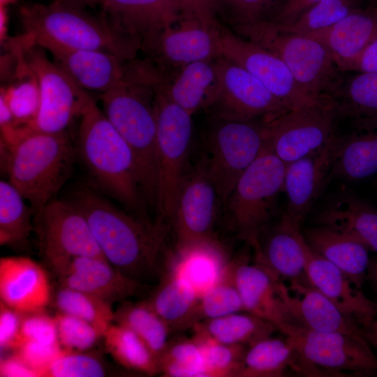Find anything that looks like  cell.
I'll use <instances>...</instances> for the list:
<instances>
[{"instance_id": "680465c9", "label": "cell", "mask_w": 377, "mask_h": 377, "mask_svg": "<svg viewBox=\"0 0 377 377\" xmlns=\"http://www.w3.org/2000/svg\"><path fill=\"white\" fill-rule=\"evenodd\" d=\"M8 7L0 6V43L1 46L9 38L8 36Z\"/></svg>"}, {"instance_id": "603a6c76", "label": "cell", "mask_w": 377, "mask_h": 377, "mask_svg": "<svg viewBox=\"0 0 377 377\" xmlns=\"http://www.w3.org/2000/svg\"><path fill=\"white\" fill-rule=\"evenodd\" d=\"M0 298L6 306L23 314L43 311L51 300L45 270L27 257L1 258Z\"/></svg>"}, {"instance_id": "7c38bea8", "label": "cell", "mask_w": 377, "mask_h": 377, "mask_svg": "<svg viewBox=\"0 0 377 377\" xmlns=\"http://www.w3.org/2000/svg\"><path fill=\"white\" fill-rule=\"evenodd\" d=\"M222 25L216 17L180 14L175 22L145 40L140 51L162 71L195 61L215 60L221 57Z\"/></svg>"}, {"instance_id": "f35d334b", "label": "cell", "mask_w": 377, "mask_h": 377, "mask_svg": "<svg viewBox=\"0 0 377 377\" xmlns=\"http://www.w3.org/2000/svg\"><path fill=\"white\" fill-rule=\"evenodd\" d=\"M114 323L135 332L158 357L169 342L171 330L146 301L133 303L123 301L114 311Z\"/></svg>"}, {"instance_id": "7dc6e473", "label": "cell", "mask_w": 377, "mask_h": 377, "mask_svg": "<svg viewBox=\"0 0 377 377\" xmlns=\"http://www.w3.org/2000/svg\"><path fill=\"white\" fill-rule=\"evenodd\" d=\"M58 339L69 352H83L91 348L103 337L94 326L78 318L58 312L54 315Z\"/></svg>"}, {"instance_id": "44dd1931", "label": "cell", "mask_w": 377, "mask_h": 377, "mask_svg": "<svg viewBox=\"0 0 377 377\" xmlns=\"http://www.w3.org/2000/svg\"><path fill=\"white\" fill-rule=\"evenodd\" d=\"M304 244L302 226L283 212L274 226L269 225L264 230L253 247L256 263L283 281H308Z\"/></svg>"}, {"instance_id": "ab89813d", "label": "cell", "mask_w": 377, "mask_h": 377, "mask_svg": "<svg viewBox=\"0 0 377 377\" xmlns=\"http://www.w3.org/2000/svg\"><path fill=\"white\" fill-rule=\"evenodd\" d=\"M20 193L8 181L0 182V244L24 246L34 230V210Z\"/></svg>"}, {"instance_id": "6f0895ef", "label": "cell", "mask_w": 377, "mask_h": 377, "mask_svg": "<svg viewBox=\"0 0 377 377\" xmlns=\"http://www.w3.org/2000/svg\"><path fill=\"white\" fill-rule=\"evenodd\" d=\"M376 312L368 320L360 324L362 334L370 346L376 351L377 355V302Z\"/></svg>"}, {"instance_id": "f546056e", "label": "cell", "mask_w": 377, "mask_h": 377, "mask_svg": "<svg viewBox=\"0 0 377 377\" xmlns=\"http://www.w3.org/2000/svg\"><path fill=\"white\" fill-rule=\"evenodd\" d=\"M325 95L337 118L347 119L353 128H377V73L341 75Z\"/></svg>"}, {"instance_id": "f1b7e54d", "label": "cell", "mask_w": 377, "mask_h": 377, "mask_svg": "<svg viewBox=\"0 0 377 377\" xmlns=\"http://www.w3.org/2000/svg\"><path fill=\"white\" fill-rule=\"evenodd\" d=\"M308 245L343 272L359 288L366 281L369 250L354 237L334 228L318 225L302 230Z\"/></svg>"}, {"instance_id": "4fadbf2b", "label": "cell", "mask_w": 377, "mask_h": 377, "mask_svg": "<svg viewBox=\"0 0 377 377\" xmlns=\"http://www.w3.org/2000/svg\"><path fill=\"white\" fill-rule=\"evenodd\" d=\"M33 222L40 254L54 273L75 257L105 258L86 218L71 201L50 200L34 213Z\"/></svg>"}, {"instance_id": "6125c7cd", "label": "cell", "mask_w": 377, "mask_h": 377, "mask_svg": "<svg viewBox=\"0 0 377 377\" xmlns=\"http://www.w3.org/2000/svg\"><path fill=\"white\" fill-rule=\"evenodd\" d=\"M18 0H0V6L8 7L17 3Z\"/></svg>"}, {"instance_id": "db71d44e", "label": "cell", "mask_w": 377, "mask_h": 377, "mask_svg": "<svg viewBox=\"0 0 377 377\" xmlns=\"http://www.w3.org/2000/svg\"><path fill=\"white\" fill-rule=\"evenodd\" d=\"M341 72L377 73V39L370 43L356 57L343 65Z\"/></svg>"}, {"instance_id": "83f0119b", "label": "cell", "mask_w": 377, "mask_h": 377, "mask_svg": "<svg viewBox=\"0 0 377 377\" xmlns=\"http://www.w3.org/2000/svg\"><path fill=\"white\" fill-rule=\"evenodd\" d=\"M306 35L326 47L339 70L377 39V6L361 7L336 24Z\"/></svg>"}, {"instance_id": "94428289", "label": "cell", "mask_w": 377, "mask_h": 377, "mask_svg": "<svg viewBox=\"0 0 377 377\" xmlns=\"http://www.w3.org/2000/svg\"><path fill=\"white\" fill-rule=\"evenodd\" d=\"M82 8L100 7L102 0H52Z\"/></svg>"}, {"instance_id": "ba28073f", "label": "cell", "mask_w": 377, "mask_h": 377, "mask_svg": "<svg viewBox=\"0 0 377 377\" xmlns=\"http://www.w3.org/2000/svg\"><path fill=\"white\" fill-rule=\"evenodd\" d=\"M297 352L295 374L304 376L377 374V355L362 334L288 326L283 333Z\"/></svg>"}, {"instance_id": "4316f807", "label": "cell", "mask_w": 377, "mask_h": 377, "mask_svg": "<svg viewBox=\"0 0 377 377\" xmlns=\"http://www.w3.org/2000/svg\"><path fill=\"white\" fill-rule=\"evenodd\" d=\"M101 12L140 45L175 22L180 13L172 0H102Z\"/></svg>"}, {"instance_id": "5b68a950", "label": "cell", "mask_w": 377, "mask_h": 377, "mask_svg": "<svg viewBox=\"0 0 377 377\" xmlns=\"http://www.w3.org/2000/svg\"><path fill=\"white\" fill-rule=\"evenodd\" d=\"M105 115L131 147L147 205L157 199V125L154 89L124 79L100 94Z\"/></svg>"}, {"instance_id": "c3c4849f", "label": "cell", "mask_w": 377, "mask_h": 377, "mask_svg": "<svg viewBox=\"0 0 377 377\" xmlns=\"http://www.w3.org/2000/svg\"><path fill=\"white\" fill-rule=\"evenodd\" d=\"M107 369L98 357L83 352L65 350L43 372L42 377H102Z\"/></svg>"}, {"instance_id": "4dcf8cb0", "label": "cell", "mask_w": 377, "mask_h": 377, "mask_svg": "<svg viewBox=\"0 0 377 377\" xmlns=\"http://www.w3.org/2000/svg\"><path fill=\"white\" fill-rule=\"evenodd\" d=\"M315 221L354 237L377 253V209L345 189L318 212Z\"/></svg>"}, {"instance_id": "5bb4252c", "label": "cell", "mask_w": 377, "mask_h": 377, "mask_svg": "<svg viewBox=\"0 0 377 377\" xmlns=\"http://www.w3.org/2000/svg\"><path fill=\"white\" fill-rule=\"evenodd\" d=\"M336 119L330 99L321 96L269 121L265 148L287 165L325 146L335 133Z\"/></svg>"}, {"instance_id": "b9f144b4", "label": "cell", "mask_w": 377, "mask_h": 377, "mask_svg": "<svg viewBox=\"0 0 377 377\" xmlns=\"http://www.w3.org/2000/svg\"><path fill=\"white\" fill-rule=\"evenodd\" d=\"M54 303L59 312L87 321L103 334L114 323L112 304L84 292L60 286Z\"/></svg>"}, {"instance_id": "f5cc1de1", "label": "cell", "mask_w": 377, "mask_h": 377, "mask_svg": "<svg viewBox=\"0 0 377 377\" xmlns=\"http://www.w3.org/2000/svg\"><path fill=\"white\" fill-rule=\"evenodd\" d=\"M319 0H282L272 22L288 26L294 23Z\"/></svg>"}, {"instance_id": "d6986e66", "label": "cell", "mask_w": 377, "mask_h": 377, "mask_svg": "<svg viewBox=\"0 0 377 377\" xmlns=\"http://www.w3.org/2000/svg\"><path fill=\"white\" fill-rule=\"evenodd\" d=\"M337 142L334 133L322 148L286 165L283 193L287 205L283 212L301 226L331 180Z\"/></svg>"}, {"instance_id": "e0dca14e", "label": "cell", "mask_w": 377, "mask_h": 377, "mask_svg": "<svg viewBox=\"0 0 377 377\" xmlns=\"http://www.w3.org/2000/svg\"><path fill=\"white\" fill-rule=\"evenodd\" d=\"M216 59L195 61L168 71L158 70L146 59L140 60L137 77L193 115L206 111L216 96Z\"/></svg>"}, {"instance_id": "9c48e42d", "label": "cell", "mask_w": 377, "mask_h": 377, "mask_svg": "<svg viewBox=\"0 0 377 377\" xmlns=\"http://www.w3.org/2000/svg\"><path fill=\"white\" fill-rule=\"evenodd\" d=\"M157 125V221H171L188 170L192 114L155 91Z\"/></svg>"}, {"instance_id": "484cf974", "label": "cell", "mask_w": 377, "mask_h": 377, "mask_svg": "<svg viewBox=\"0 0 377 377\" xmlns=\"http://www.w3.org/2000/svg\"><path fill=\"white\" fill-rule=\"evenodd\" d=\"M43 49L50 53L54 61L85 91L101 94L125 78L128 61L114 54L52 46Z\"/></svg>"}, {"instance_id": "f907efd6", "label": "cell", "mask_w": 377, "mask_h": 377, "mask_svg": "<svg viewBox=\"0 0 377 377\" xmlns=\"http://www.w3.org/2000/svg\"><path fill=\"white\" fill-rule=\"evenodd\" d=\"M65 350L59 343L49 345L34 341L23 342L15 350L38 377H42L52 362Z\"/></svg>"}, {"instance_id": "6da1fadb", "label": "cell", "mask_w": 377, "mask_h": 377, "mask_svg": "<svg viewBox=\"0 0 377 377\" xmlns=\"http://www.w3.org/2000/svg\"><path fill=\"white\" fill-rule=\"evenodd\" d=\"M71 202L84 214L112 265L141 283L161 280L172 255L165 243L163 224L121 211L89 189L76 192Z\"/></svg>"}, {"instance_id": "30bf717a", "label": "cell", "mask_w": 377, "mask_h": 377, "mask_svg": "<svg viewBox=\"0 0 377 377\" xmlns=\"http://www.w3.org/2000/svg\"><path fill=\"white\" fill-rule=\"evenodd\" d=\"M211 117L205 153L200 161L216 186L223 207L237 180L265 148L269 121Z\"/></svg>"}, {"instance_id": "f6af8a7d", "label": "cell", "mask_w": 377, "mask_h": 377, "mask_svg": "<svg viewBox=\"0 0 377 377\" xmlns=\"http://www.w3.org/2000/svg\"><path fill=\"white\" fill-rule=\"evenodd\" d=\"M200 346L207 377H239L248 346L193 335Z\"/></svg>"}, {"instance_id": "ac0fdd59", "label": "cell", "mask_w": 377, "mask_h": 377, "mask_svg": "<svg viewBox=\"0 0 377 377\" xmlns=\"http://www.w3.org/2000/svg\"><path fill=\"white\" fill-rule=\"evenodd\" d=\"M220 47L221 57L257 77L290 110L316 101L304 94L278 57L236 34L223 24L221 29Z\"/></svg>"}, {"instance_id": "681fc988", "label": "cell", "mask_w": 377, "mask_h": 377, "mask_svg": "<svg viewBox=\"0 0 377 377\" xmlns=\"http://www.w3.org/2000/svg\"><path fill=\"white\" fill-rule=\"evenodd\" d=\"M43 311L23 314L17 348L25 341L49 345L59 343L54 317H51Z\"/></svg>"}, {"instance_id": "1f68e13d", "label": "cell", "mask_w": 377, "mask_h": 377, "mask_svg": "<svg viewBox=\"0 0 377 377\" xmlns=\"http://www.w3.org/2000/svg\"><path fill=\"white\" fill-rule=\"evenodd\" d=\"M228 263L216 241L202 242L175 251L168 271L186 281L200 296L220 281Z\"/></svg>"}, {"instance_id": "ee69618b", "label": "cell", "mask_w": 377, "mask_h": 377, "mask_svg": "<svg viewBox=\"0 0 377 377\" xmlns=\"http://www.w3.org/2000/svg\"><path fill=\"white\" fill-rule=\"evenodd\" d=\"M282 0H220L215 13L219 21L232 29L273 20Z\"/></svg>"}, {"instance_id": "d4e9b609", "label": "cell", "mask_w": 377, "mask_h": 377, "mask_svg": "<svg viewBox=\"0 0 377 377\" xmlns=\"http://www.w3.org/2000/svg\"><path fill=\"white\" fill-rule=\"evenodd\" d=\"M304 252L306 276L313 288L360 324L376 313V302L369 300L343 272L316 253L306 241Z\"/></svg>"}, {"instance_id": "e7e4bbea", "label": "cell", "mask_w": 377, "mask_h": 377, "mask_svg": "<svg viewBox=\"0 0 377 377\" xmlns=\"http://www.w3.org/2000/svg\"><path fill=\"white\" fill-rule=\"evenodd\" d=\"M219 1H220V0H216V3H217Z\"/></svg>"}, {"instance_id": "91938a15", "label": "cell", "mask_w": 377, "mask_h": 377, "mask_svg": "<svg viewBox=\"0 0 377 377\" xmlns=\"http://www.w3.org/2000/svg\"><path fill=\"white\" fill-rule=\"evenodd\" d=\"M373 290L377 293V257L370 258L367 279Z\"/></svg>"}, {"instance_id": "2e32d148", "label": "cell", "mask_w": 377, "mask_h": 377, "mask_svg": "<svg viewBox=\"0 0 377 377\" xmlns=\"http://www.w3.org/2000/svg\"><path fill=\"white\" fill-rule=\"evenodd\" d=\"M223 204L213 180L200 161L189 170L170 221L175 236V251L215 242L214 229Z\"/></svg>"}, {"instance_id": "ffe728a7", "label": "cell", "mask_w": 377, "mask_h": 377, "mask_svg": "<svg viewBox=\"0 0 377 377\" xmlns=\"http://www.w3.org/2000/svg\"><path fill=\"white\" fill-rule=\"evenodd\" d=\"M234 279L245 311L274 324L284 333L290 321L284 293L287 286L262 265L250 264L247 256L233 260Z\"/></svg>"}, {"instance_id": "8d00e7d4", "label": "cell", "mask_w": 377, "mask_h": 377, "mask_svg": "<svg viewBox=\"0 0 377 377\" xmlns=\"http://www.w3.org/2000/svg\"><path fill=\"white\" fill-rule=\"evenodd\" d=\"M0 96L8 105L23 134L35 120L40 108V93L38 80L29 66L24 53L20 57L13 77L1 87Z\"/></svg>"}, {"instance_id": "d6a6232c", "label": "cell", "mask_w": 377, "mask_h": 377, "mask_svg": "<svg viewBox=\"0 0 377 377\" xmlns=\"http://www.w3.org/2000/svg\"><path fill=\"white\" fill-rule=\"evenodd\" d=\"M377 172V128L338 135L330 179L360 180Z\"/></svg>"}, {"instance_id": "816d5d0a", "label": "cell", "mask_w": 377, "mask_h": 377, "mask_svg": "<svg viewBox=\"0 0 377 377\" xmlns=\"http://www.w3.org/2000/svg\"><path fill=\"white\" fill-rule=\"evenodd\" d=\"M23 313L0 302V348L1 351L15 350L19 344Z\"/></svg>"}, {"instance_id": "8fae6325", "label": "cell", "mask_w": 377, "mask_h": 377, "mask_svg": "<svg viewBox=\"0 0 377 377\" xmlns=\"http://www.w3.org/2000/svg\"><path fill=\"white\" fill-rule=\"evenodd\" d=\"M24 35L25 57L36 77L40 93L39 111L27 134L66 132L72 121L82 117L95 101L55 61L47 58L43 48Z\"/></svg>"}, {"instance_id": "11a10c76", "label": "cell", "mask_w": 377, "mask_h": 377, "mask_svg": "<svg viewBox=\"0 0 377 377\" xmlns=\"http://www.w3.org/2000/svg\"><path fill=\"white\" fill-rule=\"evenodd\" d=\"M180 14L202 17H216V0H172Z\"/></svg>"}, {"instance_id": "cb8c5ba5", "label": "cell", "mask_w": 377, "mask_h": 377, "mask_svg": "<svg viewBox=\"0 0 377 377\" xmlns=\"http://www.w3.org/2000/svg\"><path fill=\"white\" fill-rule=\"evenodd\" d=\"M284 299L290 325L323 332L362 334L360 324L343 313L309 281H293Z\"/></svg>"}, {"instance_id": "52a82bcc", "label": "cell", "mask_w": 377, "mask_h": 377, "mask_svg": "<svg viewBox=\"0 0 377 377\" xmlns=\"http://www.w3.org/2000/svg\"><path fill=\"white\" fill-rule=\"evenodd\" d=\"M231 30L278 57L311 100L325 95L341 75L326 47L306 34L286 32L272 22Z\"/></svg>"}, {"instance_id": "9f6ffc18", "label": "cell", "mask_w": 377, "mask_h": 377, "mask_svg": "<svg viewBox=\"0 0 377 377\" xmlns=\"http://www.w3.org/2000/svg\"><path fill=\"white\" fill-rule=\"evenodd\" d=\"M0 376L38 377L37 373L15 353L11 356L1 359Z\"/></svg>"}, {"instance_id": "be15d7a7", "label": "cell", "mask_w": 377, "mask_h": 377, "mask_svg": "<svg viewBox=\"0 0 377 377\" xmlns=\"http://www.w3.org/2000/svg\"><path fill=\"white\" fill-rule=\"evenodd\" d=\"M372 1H373L372 5H375V6H376V3H377V0H372Z\"/></svg>"}, {"instance_id": "3957f363", "label": "cell", "mask_w": 377, "mask_h": 377, "mask_svg": "<svg viewBox=\"0 0 377 377\" xmlns=\"http://www.w3.org/2000/svg\"><path fill=\"white\" fill-rule=\"evenodd\" d=\"M76 150L99 188L136 216L150 221L134 154L96 102L81 117Z\"/></svg>"}, {"instance_id": "277c9868", "label": "cell", "mask_w": 377, "mask_h": 377, "mask_svg": "<svg viewBox=\"0 0 377 377\" xmlns=\"http://www.w3.org/2000/svg\"><path fill=\"white\" fill-rule=\"evenodd\" d=\"M76 153L66 132H33L13 145L1 146L8 182L34 213L52 200L68 179Z\"/></svg>"}, {"instance_id": "60d3db41", "label": "cell", "mask_w": 377, "mask_h": 377, "mask_svg": "<svg viewBox=\"0 0 377 377\" xmlns=\"http://www.w3.org/2000/svg\"><path fill=\"white\" fill-rule=\"evenodd\" d=\"M243 311L234 279L233 260L229 261L220 281L200 296L193 314L192 327L203 320Z\"/></svg>"}, {"instance_id": "8992f818", "label": "cell", "mask_w": 377, "mask_h": 377, "mask_svg": "<svg viewBox=\"0 0 377 377\" xmlns=\"http://www.w3.org/2000/svg\"><path fill=\"white\" fill-rule=\"evenodd\" d=\"M286 167L265 148L241 175L223 205L228 228L252 247L277 215Z\"/></svg>"}, {"instance_id": "e575fe53", "label": "cell", "mask_w": 377, "mask_h": 377, "mask_svg": "<svg viewBox=\"0 0 377 377\" xmlns=\"http://www.w3.org/2000/svg\"><path fill=\"white\" fill-rule=\"evenodd\" d=\"M191 329L193 335L248 347L272 337L278 330L272 323L245 311L203 320Z\"/></svg>"}, {"instance_id": "d590c367", "label": "cell", "mask_w": 377, "mask_h": 377, "mask_svg": "<svg viewBox=\"0 0 377 377\" xmlns=\"http://www.w3.org/2000/svg\"><path fill=\"white\" fill-rule=\"evenodd\" d=\"M297 352L285 336L269 337L248 347L239 377H281L295 374Z\"/></svg>"}, {"instance_id": "bcb514c9", "label": "cell", "mask_w": 377, "mask_h": 377, "mask_svg": "<svg viewBox=\"0 0 377 377\" xmlns=\"http://www.w3.org/2000/svg\"><path fill=\"white\" fill-rule=\"evenodd\" d=\"M362 0H319L288 26L276 24L286 32L307 34L332 26L361 8Z\"/></svg>"}, {"instance_id": "836d02e7", "label": "cell", "mask_w": 377, "mask_h": 377, "mask_svg": "<svg viewBox=\"0 0 377 377\" xmlns=\"http://www.w3.org/2000/svg\"><path fill=\"white\" fill-rule=\"evenodd\" d=\"M199 297L186 281L168 270L146 302L172 332L192 327Z\"/></svg>"}, {"instance_id": "7a4b0ae2", "label": "cell", "mask_w": 377, "mask_h": 377, "mask_svg": "<svg viewBox=\"0 0 377 377\" xmlns=\"http://www.w3.org/2000/svg\"><path fill=\"white\" fill-rule=\"evenodd\" d=\"M20 16L24 33L43 48L101 50L125 61L140 51L139 43L102 13L95 15L86 8L52 1L24 5Z\"/></svg>"}, {"instance_id": "74e56055", "label": "cell", "mask_w": 377, "mask_h": 377, "mask_svg": "<svg viewBox=\"0 0 377 377\" xmlns=\"http://www.w3.org/2000/svg\"><path fill=\"white\" fill-rule=\"evenodd\" d=\"M102 337L107 351L125 369L148 376L160 374L158 357L129 328L113 323Z\"/></svg>"}, {"instance_id": "7402d4cb", "label": "cell", "mask_w": 377, "mask_h": 377, "mask_svg": "<svg viewBox=\"0 0 377 377\" xmlns=\"http://www.w3.org/2000/svg\"><path fill=\"white\" fill-rule=\"evenodd\" d=\"M54 274L61 286L93 295L111 304L134 296L145 285L121 273L106 259L93 256L71 258Z\"/></svg>"}, {"instance_id": "9a60e30c", "label": "cell", "mask_w": 377, "mask_h": 377, "mask_svg": "<svg viewBox=\"0 0 377 377\" xmlns=\"http://www.w3.org/2000/svg\"><path fill=\"white\" fill-rule=\"evenodd\" d=\"M219 88L206 110L220 118L271 121L290 110L257 77L221 57L216 60Z\"/></svg>"}, {"instance_id": "7bdbcfd3", "label": "cell", "mask_w": 377, "mask_h": 377, "mask_svg": "<svg viewBox=\"0 0 377 377\" xmlns=\"http://www.w3.org/2000/svg\"><path fill=\"white\" fill-rule=\"evenodd\" d=\"M160 374L166 377H207L198 343L193 338L170 340L159 357Z\"/></svg>"}]
</instances>
